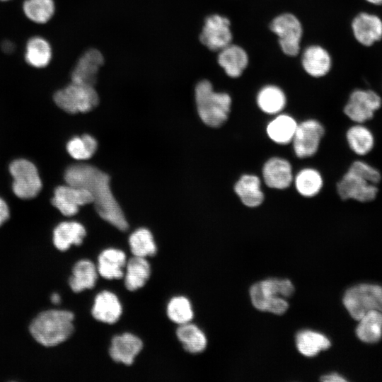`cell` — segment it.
I'll list each match as a JSON object with an SVG mask.
<instances>
[{
  "instance_id": "cell-24",
  "label": "cell",
  "mask_w": 382,
  "mask_h": 382,
  "mask_svg": "<svg viewBox=\"0 0 382 382\" xmlns=\"http://www.w3.org/2000/svg\"><path fill=\"white\" fill-rule=\"evenodd\" d=\"M97 277L98 270L93 262L88 260H81L74 266L69 284L72 291L78 293L93 288Z\"/></svg>"
},
{
  "instance_id": "cell-36",
  "label": "cell",
  "mask_w": 382,
  "mask_h": 382,
  "mask_svg": "<svg viewBox=\"0 0 382 382\" xmlns=\"http://www.w3.org/2000/svg\"><path fill=\"white\" fill-rule=\"evenodd\" d=\"M167 315L170 320L182 325L190 323L194 314L190 301L184 296H176L168 303Z\"/></svg>"
},
{
  "instance_id": "cell-19",
  "label": "cell",
  "mask_w": 382,
  "mask_h": 382,
  "mask_svg": "<svg viewBox=\"0 0 382 382\" xmlns=\"http://www.w3.org/2000/svg\"><path fill=\"white\" fill-rule=\"evenodd\" d=\"M218 63L231 78L239 77L248 64V56L243 48L229 44L219 51Z\"/></svg>"
},
{
  "instance_id": "cell-3",
  "label": "cell",
  "mask_w": 382,
  "mask_h": 382,
  "mask_svg": "<svg viewBox=\"0 0 382 382\" xmlns=\"http://www.w3.org/2000/svg\"><path fill=\"white\" fill-rule=\"evenodd\" d=\"M294 291L290 280L270 278L253 284L250 289V296L257 309L280 315L289 307L284 298L291 296Z\"/></svg>"
},
{
  "instance_id": "cell-38",
  "label": "cell",
  "mask_w": 382,
  "mask_h": 382,
  "mask_svg": "<svg viewBox=\"0 0 382 382\" xmlns=\"http://www.w3.org/2000/svg\"><path fill=\"white\" fill-rule=\"evenodd\" d=\"M372 184L378 185L381 179V172L371 164L364 161H355L349 168Z\"/></svg>"
},
{
  "instance_id": "cell-16",
  "label": "cell",
  "mask_w": 382,
  "mask_h": 382,
  "mask_svg": "<svg viewBox=\"0 0 382 382\" xmlns=\"http://www.w3.org/2000/svg\"><path fill=\"white\" fill-rule=\"evenodd\" d=\"M143 347L142 341L131 333L115 336L109 349L110 356L116 362L132 365Z\"/></svg>"
},
{
  "instance_id": "cell-1",
  "label": "cell",
  "mask_w": 382,
  "mask_h": 382,
  "mask_svg": "<svg viewBox=\"0 0 382 382\" xmlns=\"http://www.w3.org/2000/svg\"><path fill=\"white\" fill-rule=\"evenodd\" d=\"M66 184L87 190L98 215L120 231L128 228V223L110 187V177L97 168L76 164L64 173Z\"/></svg>"
},
{
  "instance_id": "cell-9",
  "label": "cell",
  "mask_w": 382,
  "mask_h": 382,
  "mask_svg": "<svg viewBox=\"0 0 382 382\" xmlns=\"http://www.w3.org/2000/svg\"><path fill=\"white\" fill-rule=\"evenodd\" d=\"M270 30L278 37L282 52L290 57L299 54L302 37L299 20L291 13H282L275 17L270 25Z\"/></svg>"
},
{
  "instance_id": "cell-20",
  "label": "cell",
  "mask_w": 382,
  "mask_h": 382,
  "mask_svg": "<svg viewBox=\"0 0 382 382\" xmlns=\"http://www.w3.org/2000/svg\"><path fill=\"white\" fill-rule=\"evenodd\" d=\"M301 62L306 72L317 78L326 75L332 66L329 52L319 45L308 47L303 52Z\"/></svg>"
},
{
  "instance_id": "cell-41",
  "label": "cell",
  "mask_w": 382,
  "mask_h": 382,
  "mask_svg": "<svg viewBox=\"0 0 382 382\" xmlns=\"http://www.w3.org/2000/svg\"><path fill=\"white\" fill-rule=\"evenodd\" d=\"M51 301L53 303L58 304L61 301L60 296L57 293H54L51 296Z\"/></svg>"
},
{
  "instance_id": "cell-2",
  "label": "cell",
  "mask_w": 382,
  "mask_h": 382,
  "mask_svg": "<svg viewBox=\"0 0 382 382\" xmlns=\"http://www.w3.org/2000/svg\"><path fill=\"white\" fill-rule=\"evenodd\" d=\"M74 319V313L68 311H45L32 321L30 332L40 344L46 347L56 346L72 335Z\"/></svg>"
},
{
  "instance_id": "cell-6",
  "label": "cell",
  "mask_w": 382,
  "mask_h": 382,
  "mask_svg": "<svg viewBox=\"0 0 382 382\" xmlns=\"http://www.w3.org/2000/svg\"><path fill=\"white\" fill-rule=\"evenodd\" d=\"M343 303L357 320L370 311L382 312V286L369 284L352 286L345 292Z\"/></svg>"
},
{
  "instance_id": "cell-13",
  "label": "cell",
  "mask_w": 382,
  "mask_h": 382,
  "mask_svg": "<svg viewBox=\"0 0 382 382\" xmlns=\"http://www.w3.org/2000/svg\"><path fill=\"white\" fill-rule=\"evenodd\" d=\"M92 202V197L87 190L68 184L57 187L52 199V204L67 216L76 214L80 206Z\"/></svg>"
},
{
  "instance_id": "cell-29",
  "label": "cell",
  "mask_w": 382,
  "mask_h": 382,
  "mask_svg": "<svg viewBox=\"0 0 382 382\" xmlns=\"http://www.w3.org/2000/svg\"><path fill=\"white\" fill-rule=\"evenodd\" d=\"M176 335L184 349L191 353L203 352L207 346V338L204 332L195 325L190 323L180 325Z\"/></svg>"
},
{
  "instance_id": "cell-42",
  "label": "cell",
  "mask_w": 382,
  "mask_h": 382,
  "mask_svg": "<svg viewBox=\"0 0 382 382\" xmlns=\"http://www.w3.org/2000/svg\"><path fill=\"white\" fill-rule=\"evenodd\" d=\"M365 1L373 5H376V6L382 5V0H365Z\"/></svg>"
},
{
  "instance_id": "cell-39",
  "label": "cell",
  "mask_w": 382,
  "mask_h": 382,
  "mask_svg": "<svg viewBox=\"0 0 382 382\" xmlns=\"http://www.w3.org/2000/svg\"><path fill=\"white\" fill-rule=\"evenodd\" d=\"M9 217V210L6 203L0 198V226Z\"/></svg>"
},
{
  "instance_id": "cell-26",
  "label": "cell",
  "mask_w": 382,
  "mask_h": 382,
  "mask_svg": "<svg viewBox=\"0 0 382 382\" xmlns=\"http://www.w3.org/2000/svg\"><path fill=\"white\" fill-rule=\"evenodd\" d=\"M151 275V267L146 257L134 256L126 263L125 284L129 291L144 286Z\"/></svg>"
},
{
  "instance_id": "cell-25",
  "label": "cell",
  "mask_w": 382,
  "mask_h": 382,
  "mask_svg": "<svg viewBox=\"0 0 382 382\" xmlns=\"http://www.w3.org/2000/svg\"><path fill=\"white\" fill-rule=\"evenodd\" d=\"M346 139L349 149L358 156L369 154L375 145L373 132L363 124L356 123L346 132Z\"/></svg>"
},
{
  "instance_id": "cell-5",
  "label": "cell",
  "mask_w": 382,
  "mask_h": 382,
  "mask_svg": "<svg viewBox=\"0 0 382 382\" xmlns=\"http://www.w3.org/2000/svg\"><path fill=\"white\" fill-rule=\"evenodd\" d=\"M53 99L58 107L71 114L91 111L99 101L93 86L73 81L57 91Z\"/></svg>"
},
{
  "instance_id": "cell-23",
  "label": "cell",
  "mask_w": 382,
  "mask_h": 382,
  "mask_svg": "<svg viewBox=\"0 0 382 382\" xmlns=\"http://www.w3.org/2000/svg\"><path fill=\"white\" fill-rule=\"evenodd\" d=\"M234 190L242 203L247 207H257L263 202L264 194L260 188V180L255 175H242L236 183Z\"/></svg>"
},
{
  "instance_id": "cell-43",
  "label": "cell",
  "mask_w": 382,
  "mask_h": 382,
  "mask_svg": "<svg viewBox=\"0 0 382 382\" xmlns=\"http://www.w3.org/2000/svg\"><path fill=\"white\" fill-rule=\"evenodd\" d=\"M0 1H10V0H0Z\"/></svg>"
},
{
  "instance_id": "cell-17",
  "label": "cell",
  "mask_w": 382,
  "mask_h": 382,
  "mask_svg": "<svg viewBox=\"0 0 382 382\" xmlns=\"http://www.w3.org/2000/svg\"><path fill=\"white\" fill-rule=\"evenodd\" d=\"M262 176L269 187L279 190L287 188L293 180L291 164L282 158H271L263 166Z\"/></svg>"
},
{
  "instance_id": "cell-30",
  "label": "cell",
  "mask_w": 382,
  "mask_h": 382,
  "mask_svg": "<svg viewBox=\"0 0 382 382\" xmlns=\"http://www.w3.org/2000/svg\"><path fill=\"white\" fill-rule=\"evenodd\" d=\"M52 58V49L49 42L41 37L30 38L26 45L25 59L35 68L45 67Z\"/></svg>"
},
{
  "instance_id": "cell-11",
  "label": "cell",
  "mask_w": 382,
  "mask_h": 382,
  "mask_svg": "<svg viewBox=\"0 0 382 382\" xmlns=\"http://www.w3.org/2000/svg\"><path fill=\"white\" fill-rule=\"evenodd\" d=\"M231 23L225 16L213 14L206 18L199 35L200 42L212 51H220L232 40Z\"/></svg>"
},
{
  "instance_id": "cell-21",
  "label": "cell",
  "mask_w": 382,
  "mask_h": 382,
  "mask_svg": "<svg viewBox=\"0 0 382 382\" xmlns=\"http://www.w3.org/2000/svg\"><path fill=\"white\" fill-rule=\"evenodd\" d=\"M126 255L118 249L108 248L99 255L98 273L106 279H120L123 277L126 266Z\"/></svg>"
},
{
  "instance_id": "cell-28",
  "label": "cell",
  "mask_w": 382,
  "mask_h": 382,
  "mask_svg": "<svg viewBox=\"0 0 382 382\" xmlns=\"http://www.w3.org/2000/svg\"><path fill=\"white\" fill-rule=\"evenodd\" d=\"M297 125L292 117L279 115L267 125V133L275 143L286 144L292 141Z\"/></svg>"
},
{
  "instance_id": "cell-22",
  "label": "cell",
  "mask_w": 382,
  "mask_h": 382,
  "mask_svg": "<svg viewBox=\"0 0 382 382\" xmlns=\"http://www.w3.org/2000/svg\"><path fill=\"white\" fill-rule=\"evenodd\" d=\"M86 233L84 226L78 222H62L53 231V243L58 250L65 251L72 245H81Z\"/></svg>"
},
{
  "instance_id": "cell-12",
  "label": "cell",
  "mask_w": 382,
  "mask_h": 382,
  "mask_svg": "<svg viewBox=\"0 0 382 382\" xmlns=\"http://www.w3.org/2000/svg\"><path fill=\"white\" fill-rule=\"evenodd\" d=\"M323 134L324 128L317 120H308L298 125L292 139L296 156L306 158L315 154Z\"/></svg>"
},
{
  "instance_id": "cell-27",
  "label": "cell",
  "mask_w": 382,
  "mask_h": 382,
  "mask_svg": "<svg viewBox=\"0 0 382 382\" xmlns=\"http://www.w3.org/2000/svg\"><path fill=\"white\" fill-rule=\"evenodd\" d=\"M356 329L357 337L366 343H375L382 337V312L370 311L359 320Z\"/></svg>"
},
{
  "instance_id": "cell-7",
  "label": "cell",
  "mask_w": 382,
  "mask_h": 382,
  "mask_svg": "<svg viewBox=\"0 0 382 382\" xmlns=\"http://www.w3.org/2000/svg\"><path fill=\"white\" fill-rule=\"evenodd\" d=\"M13 180L14 194L21 199L36 197L42 188V182L35 166L25 159H17L9 166Z\"/></svg>"
},
{
  "instance_id": "cell-10",
  "label": "cell",
  "mask_w": 382,
  "mask_h": 382,
  "mask_svg": "<svg viewBox=\"0 0 382 382\" xmlns=\"http://www.w3.org/2000/svg\"><path fill=\"white\" fill-rule=\"evenodd\" d=\"M337 192L342 199H351L366 203L374 201L377 197L378 187L348 168L337 184Z\"/></svg>"
},
{
  "instance_id": "cell-31",
  "label": "cell",
  "mask_w": 382,
  "mask_h": 382,
  "mask_svg": "<svg viewBox=\"0 0 382 382\" xmlns=\"http://www.w3.org/2000/svg\"><path fill=\"white\" fill-rule=\"evenodd\" d=\"M299 351L306 357L316 355L330 346V341L324 335L312 330H303L296 337Z\"/></svg>"
},
{
  "instance_id": "cell-14",
  "label": "cell",
  "mask_w": 382,
  "mask_h": 382,
  "mask_svg": "<svg viewBox=\"0 0 382 382\" xmlns=\"http://www.w3.org/2000/svg\"><path fill=\"white\" fill-rule=\"evenodd\" d=\"M352 30L359 44L370 47L382 39V19L374 13L361 12L353 18Z\"/></svg>"
},
{
  "instance_id": "cell-34",
  "label": "cell",
  "mask_w": 382,
  "mask_h": 382,
  "mask_svg": "<svg viewBox=\"0 0 382 382\" xmlns=\"http://www.w3.org/2000/svg\"><path fill=\"white\" fill-rule=\"evenodd\" d=\"M129 243L134 256L146 257L155 255L157 252L153 236L146 228H139L132 233Z\"/></svg>"
},
{
  "instance_id": "cell-35",
  "label": "cell",
  "mask_w": 382,
  "mask_h": 382,
  "mask_svg": "<svg viewBox=\"0 0 382 382\" xmlns=\"http://www.w3.org/2000/svg\"><path fill=\"white\" fill-rule=\"evenodd\" d=\"M23 8L30 21L36 23H45L54 15L55 6L53 0H25Z\"/></svg>"
},
{
  "instance_id": "cell-37",
  "label": "cell",
  "mask_w": 382,
  "mask_h": 382,
  "mask_svg": "<svg viewBox=\"0 0 382 382\" xmlns=\"http://www.w3.org/2000/svg\"><path fill=\"white\" fill-rule=\"evenodd\" d=\"M96 149V140L88 134L74 137L66 145L68 153L76 160H86L91 158Z\"/></svg>"
},
{
  "instance_id": "cell-33",
  "label": "cell",
  "mask_w": 382,
  "mask_h": 382,
  "mask_svg": "<svg viewBox=\"0 0 382 382\" xmlns=\"http://www.w3.org/2000/svg\"><path fill=\"white\" fill-rule=\"evenodd\" d=\"M295 186L299 194L304 197L316 195L323 187L320 173L313 168H304L295 178Z\"/></svg>"
},
{
  "instance_id": "cell-18",
  "label": "cell",
  "mask_w": 382,
  "mask_h": 382,
  "mask_svg": "<svg viewBox=\"0 0 382 382\" xmlns=\"http://www.w3.org/2000/svg\"><path fill=\"white\" fill-rule=\"evenodd\" d=\"M122 312V305L115 294L103 291L96 296L91 311L96 320L113 324L120 319Z\"/></svg>"
},
{
  "instance_id": "cell-8",
  "label": "cell",
  "mask_w": 382,
  "mask_h": 382,
  "mask_svg": "<svg viewBox=\"0 0 382 382\" xmlns=\"http://www.w3.org/2000/svg\"><path fill=\"white\" fill-rule=\"evenodd\" d=\"M382 106L381 97L371 89H356L349 95L344 113L355 123L364 124L372 120Z\"/></svg>"
},
{
  "instance_id": "cell-15",
  "label": "cell",
  "mask_w": 382,
  "mask_h": 382,
  "mask_svg": "<svg viewBox=\"0 0 382 382\" xmlns=\"http://www.w3.org/2000/svg\"><path fill=\"white\" fill-rule=\"evenodd\" d=\"M103 62L104 57L99 50H88L77 61L71 73V81L93 86Z\"/></svg>"
},
{
  "instance_id": "cell-40",
  "label": "cell",
  "mask_w": 382,
  "mask_h": 382,
  "mask_svg": "<svg viewBox=\"0 0 382 382\" xmlns=\"http://www.w3.org/2000/svg\"><path fill=\"white\" fill-rule=\"evenodd\" d=\"M321 381L325 382H345L347 380L343 378L342 376L336 374L332 373L330 374L324 375L321 377Z\"/></svg>"
},
{
  "instance_id": "cell-32",
  "label": "cell",
  "mask_w": 382,
  "mask_h": 382,
  "mask_svg": "<svg viewBox=\"0 0 382 382\" xmlns=\"http://www.w3.org/2000/svg\"><path fill=\"white\" fill-rule=\"evenodd\" d=\"M257 103L265 113L277 114L285 106L286 96L279 87L268 85L260 89L257 96Z\"/></svg>"
},
{
  "instance_id": "cell-4",
  "label": "cell",
  "mask_w": 382,
  "mask_h": 382,
  "mask_svg": "<svg viewBox=\"0 0 382 382\" xmlns=\"http://www.w3.org/2000/svg\"><path fill=\"white\" fill-rule=\"evenodd\" d=\"M195 96L197 112L204 123L217 127L226 122L231 105L228 93L214 91L210 81L202 80L195 87Z\"/></svg>"
}]
</instances>
